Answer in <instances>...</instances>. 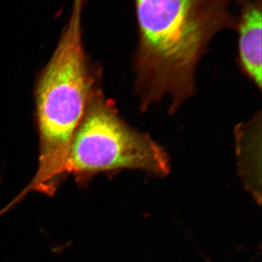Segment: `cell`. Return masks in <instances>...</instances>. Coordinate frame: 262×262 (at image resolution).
I'll return each mask as SVG.
<instances>
[{"mask_svg":"<svg viewBox=\"0 0 262 262\" xmlns=\"http://www.w3.org/2000/svg\"><path fill=\"white\" fill-rule=\"evenodd\" d=\"M139 44L136 90L141 107L165 98L174 112L194 93V72L211 39L235 29L237 0H134Z\"/></svg>","mask_w":262,"mask_h":262,"instance_id":"cell-1","label":"cell"},{"mask_svg":"<svg viewBox=\"0 0 262 262\" xmlns=\"http://www.w3.org/2000/svg\"><path fill=\"white\" fill-rule=\"evenodd\" d=\"M84 0H75L69 24L36 89L39 137L37 171L23 190L5 207L10 211L29 193L54 195L67 178L66 164L72 137L83 116L95 77L82 46L81 14Z\"/></svg>","mask_w":262,"mask_h":262,"instance_id":"cell-2","label":"cell"},{"mask_svg":"<svg viewBox=\"0 0 262 262\" xmlns=\"http://www.w3.org/2000/svg\"><path fill=\"white\" fill-rule=\"evenodd\" d=\"M125 169L165 177L170 169L168 155L149 136L124 122L111 101L96 90L71 141L66 174L84 187L98 174Z\"/></svg>","mask_w":262,"mask_h":262,"instance_id":"cell-3","label":"cell"},{"mask_svg":"<svg viewBox=\"0 0 262 262\" xmlns=\"http://www.w3.org/2000/svg\"><path fill=\"white\" fill-rule=\"evenodd\" d=\"M238 55L245 74L261 88V0H237Z\"/></svg>","mask_w":262,"mask_h":262,"instance_id":"cell-4","label":"cell"}]
</instances>
